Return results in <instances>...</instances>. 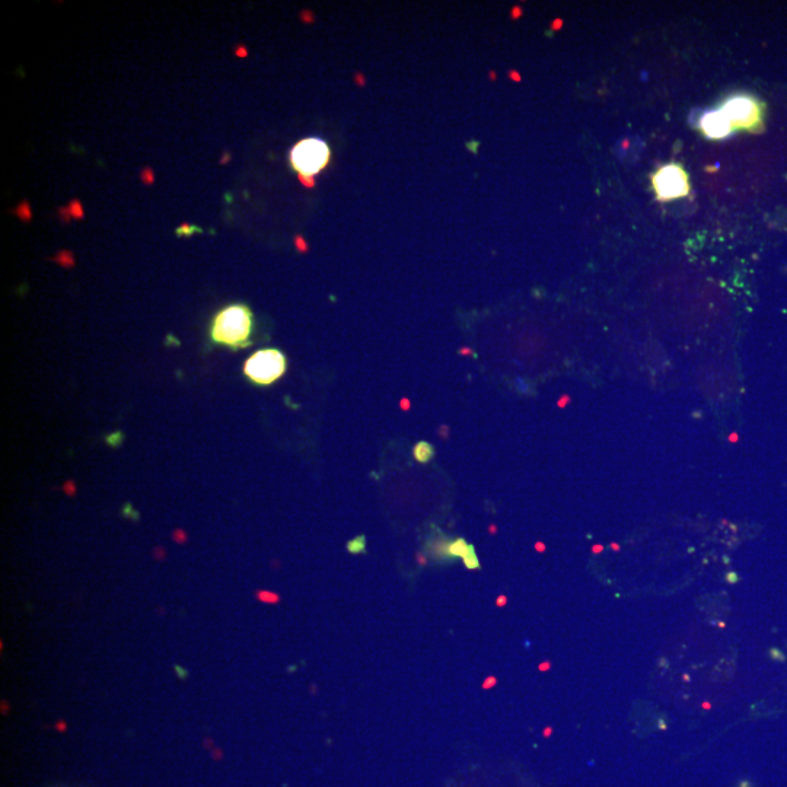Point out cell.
Returning a JSON list of instances; mask_svg holds the SVG:
<instances>
[{"label":"cell","instance_id":"6da1fadb","mask_svg":"<svg viewBox=\"0 0 787 787\" xmlns=\"http://www.w3.org/2000/svg\"><path fill=\"white\" fill-rule=\"evenodd\" d=\"M253 330V311L247 305L232 304L213 317L209 333L213 343L238 350L250 346Z\"/></svg>","mask_w":787,"mask_h":787},{"label":"cell","instance_id":"7a4b0ae2","mask_svg":"<svg viewBox=\"0 0 787 787\" xmlns=\"http://www.w3.org/2000/svg\"><path fill=\"white\" fill-rule=\"evenodd\" d=\"M723 116L729 120L735 132H755L763 123L764 105L753 95L735 94L726 98L719 108Z\"/></svg>","mask_w":787,"mask_h":787},{"label":"cell","instance_id":"3957f363","mask_svg":"<svg viewBox=\"0 0 787 787\" xmlns=\"http://www.w3.org/2000/svg\"><path fill=\"white\" fill-rule=\"evenodd\" d=\"M330 158V146L323 139L308 137L293 146L291 165L301 177L311 178L327 167Z\"/></svg>","mask_w":787,"mask_h":787},{"label":"cell","instance_id":"277c9868","mask_svg":"<svg viewBox=\"0 0 787 787\" xmlns=\"http://www.w3.org/2000/svg\"><path fill=\"white\" fill-rule=\"evenodd\" d=\"M286 356L277 349H263L251 355L244 365L245 377L253 384L272 385L286 374Z\"/></svg>","mask_w":787,"mask_h":787},{"label":"cell","instance_id":"5b68a950","mask_svg":"<svg viewBox=\"0 0 787 787\" xmlns=\"http://www.w3.org/2000/svg\"><path fill=\"white\" fill-rule=\"evenodd\" d=\"M652 187L656 199L664 203L683 199L691 190L687 171L684 170L683 165L675 162L664 165L652 175Z\"/></svg>","mask_w":787,"mask_h":787},{"label":"cell","instance_id":"8992f818","mask_svg":"<svg viewBox=\"0 0 787 787\" xmlns=\"http://www.w3.org/2000/svg\"><path fill=\"white\" fill-rule=\"evenodd\" d=\"M699 129L710 140L725 139V137L731 136L735 132L732 124L729 123V120L723 116L720 110L704 113L702 119H700Z\"/></svg>","mask_w":787,"mask_h":787},{"label":"cell","instance_id":"52a82bcc","mask_svg":"<svg viewBox=\"0 0 787 787\" xmlns=\"http://www.w3.org/2000/svg\"><path fill=\"white\" fill-rule=\"evenodd\" d=\"M413 454L417 462H420V464H426V462L432 460L433 455H435V448H433L429 442L422 441L414 446Z\"/></svg>","mask_w":787,"mask_h":787}]
</instances>
